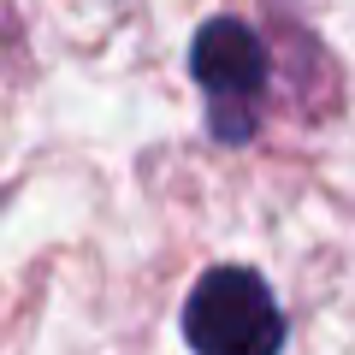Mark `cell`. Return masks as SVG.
Returning a JSON list of instances; mask_svg holds the SVG:
<instances>
[{
    "label": "cell",
    "mask_w": 355,
    "mask_h": 355,
    "mask_svg": "<svg viewBox=\"0 0 355 355\" xmlns=\"http://www.w3.org/2000/svg\"><path fill=\"white\" fill-rule=\"evenodd\" d=\"M184 338L196 355H279L284 349V308L249 266L202 272L184 302Z\"/></svg>",
    "instance_id": "cell-1"
},
{
    "label": "cell",
    "mask_w": 355,
    "mask_h": 355,
    "mask_svg": "<svg viewBox=\"0 0 355 355\" xmlns=\"http://www.w3.org/2000/svg\"><path fill=\"white\" fill-rule=\"evenodd\" d=\"M190 71L207 89V125L219 142H249L254 137V107L266 95V48L249 24L237 18H214L202 24L190 48Z\"/></svg>",
    "instance_id": "cell-2"
}]
</instances>
